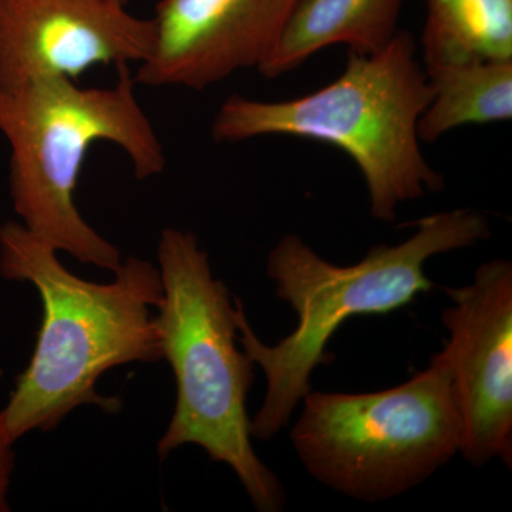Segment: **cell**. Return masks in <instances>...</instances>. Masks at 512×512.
Instances as JSON below:
<instances>
[{
  "mask_svg": "<svg viewBox=\"0 0 512 512\" xmlns=\"http://www.w3.org/2000/svg\"><path fill=\"white\" fill-rule=\"evenodd\" d=\"M110 284L67 271L57 251L18 222L0 227V275L30 282L40 293L43 320L29 366L0 412L9 440L50 431L84 404L117 413V397L100 396L107 370L163 359L151 308L163 302L160 269L130 256Z\"/></svg>",
  "mask_w": 512,
  "mask_h": 512,
  "instance_id": "1",
  "label": "cell"
},
{
  "mask_svg": "<svg viewBox=\"0 0 512 512\" xmlns=\"http://www.w3.org/2000/svg\"><path fill=\"white\" fill-rule=\"evenodd\" d=\"M413 225L412 237L393 247L377 245L355 265L330 264L293 234L269 252L266 272L276 295L298 316V325L276 345H265L249 325L244 303L235 299L239 345L266 379L264 403L251 420L252 439H274L288 426L312 390L316 367L332 362L329 342L346 320L410 305L433 289L424 272L430 258L474 247L491 235L487 217L473 210L439 212Z\"/></svg>",
  "mask_w": 512,
  "mask_h": 512,
  "instance_id": "2",
  "label": "cell"
},
{
  "mask_svg": "<svg viewBox=\"0 0 512 512\" xmlns=\"http://www.w3.org/2000/svg\"><path fill=\"white\" fill-rule=\"evenodd\" d=\"M107 89L69 79L0 84V133L10 146L9 187L23 227L55 251L114 272L119 248L90 227L74 202L90 148L100 141L120 147L137 180L163 173L165 153L138 103L128 66Z\"/></svg>",
  "mask_w": 512,
  "mask_h": 512,
  "instance_id": "3",
  "label": "cell"
},
{
  "mask_svg": "<svg viewBox=\"0 0 512 512\" xmlns=\"http://www.w3.org/2000/svg\"><path fill=\"white\" fill-rule=\"evenodd\" d=\"M433 92L417 45L406 30L380 52H350L328 86L288 101L232 94L212 121L217 143L292 136L332 144L348 154L363 178L370 214L393 222L404 202L443 190L444 177L421 153L417 124Z\"/></svg>",
  "mask_w": 512,
  "mask_h": 512,
  "instance_id": "4",
  "label": "cell"
},
{
  "mask_svg": "<svg viewBox=\"0 0 512 512\" xmlns=\"http://www.w3.org/2000/svg\"><path fill=\"white\" fill-rule=\"evenodd\" d=\"M163 302L156 323L163 359L177 383V402L158 443L161 460L195 444L215 463L227 464L256 510L278 512L285 491L251 443L247 399L254 362L238 348L235 303L212 274L207 252L191 232L168 228L158 242Z\"/></svg>",
  "mask_w": 512,
  "mask_h": 512,
  "instance_id": "5",
  "label": "cell"
},
{
  "mask_svg": "<svg viewBox=\"0 0 512 512\" xmlns=\"http://www.w3.org/2000/svg\"><path fill=\"white\" fill-rule=\"evenodd\" d=\"M291 440L320 484L379 503L423 484L460 451V423L444 350L429 367L373 393L309 392Z\"/></svg>",
  "mask_w": 512,
  "mask_h": 512,
  "instance_id": "6",
  "label": "cell"
},
{
  "mask_svg": "<svg viewBox=\"0 0 512 512\" xmlns=\"http://www.w3.org/2000/svg\"><path fill=\"white\" fill-rule=\"evenodd\" d=\"M451 306L441 322L451 389L460 423V451L471 466H512V264L493 259L473 282L444 289Z\"/></svg>",
  "mask_w": 512,
  "mask_h": 512,
  "instance_id": "7",
  "label": "cell"
},
{
  "mask_svg": "<svg viewBox=\"0 0 512 512\" xmlns=\"http://www.w3.org/2000/svg\"><path fill=\"white\" fill-rule=\"evenodd\" d=\"M156 33L119 0H0V84L77 82L92 67L141 64Z\"/></svg>",
  "mask_w": 512,
  "mask_h": 512,
  "instance_id": "8",
  "label": "cell"
},
{
  "mask_svg": "<svg viewBox=\"0 0 512 512\" xmlns=\"http://www.w3.org/2000/svg\"><path fill=\"white\" fill-rule=\"evenodd\" d=\"M298 0H160L134 82L204 90L264 62Z\"/></svg>",
  "mask_w": 512,
  "mask_h": 512,
  "instance_id": "9",
  "label": "cell"
},
{
  "mask_svg": "<svg viewBox=\"0 0 512 512\" xmlns=\"http://www.w3.org/2000/svg\"><path fill=\"white\" fill-rule=\"evenodd\" d=\"M403 0H298L271 53L258 67L266 79L292 72L332 45L373 55L392 42Z\"/></svg>",
  "mask_w": 512,
  "mask_h": 512,
  "instance_id": "10",
  "label": "cell"
},
{
  "mask_svg": "<svg viewBox=\"0 0 512 512\" xmlns=\"http://www.w3.org/2000/svg\"><path fill=\"white\" fill-rule=\"evenodd\" d=\"M433 97L417 124L420 141L434 143L466 126L511 120L512 60H480L426 70Z\"/></svg>",
  "mask_w": 512,
  "mask_h": 512,
  "instance_id": "11",
  "label": "cell"
},
{
  "mask_svg": "<svg viewBox=\"0 0 512 512\" xmlns=\"http://www.w3.org/2000/svg\"><path fill=\"white\" fill-rule=\"evenodd\" d=\"M424 70L512 60V0H426Z\"/></svg>",
  "mask_w": 512,
  "mask_h": 512,
  "instance_id": "12",
  "label": "cell"
},
{
  "mask_svg": "<svg viewBox=\"0 0 512 512\" xmlns=\"http://www.w3.org/2000/svg\"><path fill=\"white\" fill-rule=\"evenodd\" d=\"M12 446L13 443L9 440L2 417H0V512L9 511L6 497H8L10 476H12L13 466H15V454H13Z\"/></svg>",
  "mask_w": 512,
  "mask_h": 512,
  "instance_id": "13",
  "label": "cell"
},
{
  "mask_svg": "<svg viewBox=\"0 0 512 512\" xmlns=\"http://www.w3.org/2000/svg\"><path fill=\"white\" fill-rule=\"evenodd\" d=\"M119 2L123 3V5H127L131 2V0H119Z\"/></svg>",
  "mask_w": 512,
  "mask_h": 512,
  "instance_id": "14",
  "label": "cell"
}]
</instances>
